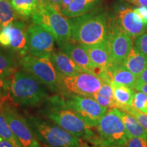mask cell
Masks as SVG:
<instances>
[{
  "instance_id": "13",
  "label": "cell",
  "mask_w": 147,
  "mask_h": 147,
  "mask_svg": "<svg viewBox=\"0 0 147 147\" xmlns=\"http://www.w3.org/2000/svg\"><path fill=\"white\" fill-rule=\"evenodd\" d=\"M57 45L61 50L68 55L84 71L93 74L102 80L108 78V71L104 70L93 63L83 46L69 40L57 43Z\"/></svg>"
},
{
  "instance_id": "31",
  "label": "cell",
  "mask_w": 147,
  "mask_h": 147,
  "mask_svg": "<svg viewBox=\"0 0 147 147\" xmlns=\"http://www.w3.org/2000/svg\"><path fill=\"white\" fill-rule=\"evenodd\" d=\"M130 115H133L138 121L141 124L143 127L145 129V130L147 131V115L144 113H141L139 110L136 109L135 108L132 107L129 110L126 112Z\"/></svg>"
},
{
  "instance_id": "38",
  "label": "cell",
  "mask_w": 147,
  "mask_h": 147,
  "mask_svg": "<svg viewBox=\"0 0 147 147\" xmlns=\"http://www.w3.org/2000/svg\"><path fill=\"white\" fill-rule=\"evenodd\" d=\"M0 147H14L10 142L0 136Z\"/></svg>"
},
{
  "instance_id": "18",
  "label": "cell",
  "mask_w": 147,
  "mask_h": 147,
  "mask_svg": "<svg viewBox=\"0 0 147 147\" xmlns=\"http://www.w3.org/2000/svg\"><path fill=\"white\" fill-rule=\"evenodd\" d=\"M116 108L127 112L133 107V100L135 91L127 86L112 82Z\"/></svg>"
},
{
  "instance_id": "1",
  "label": "cell",
  "mask_w": 147,
  "mask_h": 147,
  "mask_svg": "<svg viewBox=\"0 0 147 147\" xmlns=\"http://www.w3.org/2000/svg\"><path fill=\"white\" fill-rule=\"evenodd\" d=\"M42 113L49 120L80 139L95 144L97 137L74 110L68 107L60 94L49 97Z\"/></svg>"
},
{
  "instance_id": "33",
  "label": "cell",
  "mask_w": 147,
  "mask_h": 147,
  "mask_svg": "<svg viewBox=\"0 0 147 147\" xmlns=\"http://www.w3.org/2000/svg\"><path fill=\"white\" fill-rule=\"evenodd\" d=\"M10 40L8 32L5 28L0 30V46L5 49H8L10 47Z\"/></svg>"
},
{
  "instance_id": "11",
  "label": "cell",
  "mask_w": 147,
  "mask_h": 147,
  "mask_svg": "<svg viewBox=\"0 0 147 147\" xmlns=\"http://www.w3.org/2000/svg\"><path fill=\"white\" fill-rule=\"evenodd\" d=\"M107 42L113 64L112 67L121 65L131 51L133 44L131 37L125 32L117 19L109 22Z\"/></svg>"
},
{
  "instance_id": "19",
  "label": "cell",
  "mask_w": 147,
  "mask_h": 147,
  "mask_svg": "<svg viewBox=\"0 0 147 147\" xmlns=\"http://www.w3.org/2000/svg\"><path fill=\"white\" fill-rule=\"evenodd\" d=\"M121 65L138 78L147 67V57L133 46Z\"/></svg>"
},
{
  "instance_id": "24",
  "label": "cell",
  "mask_w": 147,
  "mask_h": 147,
  "mask_svg": "<svg viewBox=\"0 0 147 147\" xmlns=\"http://www.w3.org/2000/svg\"><path fill=\"white\" fill-rule=\"evenodd\" d=\"M121 118L130 136L137 137L147 141V131L133 115L121 110Z\"/></svg>"
},
{
  "instance_id": "22",
  "label": "cell",
  "mask_w": 147,
  "mask_h": 147,
  "mask_svg": "<svg viewBox=\"0 0 147 147\" xmlns=\"http://www.w3.org/2000/svg\"><path fill=\"white\" fill-rule=\"evenodd\" d=\"M12 8L20 18L28 19L38 12L40 4L38 0H10Z\"/></svg>"
},
{
  "instance_id": "21",
  "label": "cell",
  "mask_w": 147,
  "mask_h": 147,
  "mask_svg": "<svg viewBox=\"0 0 147 147\" xmlns=\"http://www.w3.org/2000/svg\"><path fill=\"white\" fill-rule=\"evenodd\" d=\"M108 71L112 82L124 84L132 89H135L138 78L137 76L122 65L112 67Z\"/></svg>"
},
{
  "instance_id": "32",
  "label": "cell",
  "mask_w": 147,
  "mask_h": 147,
  "mask_svg": "<svg viewBox=\"0 0 147 147\" xmlns=\"http://www.w3.org/2000/svg\"><path fill=\"white\" fill-rule=\"evenodd\" d=\"M123 147H147V141L140 138L130 136Z\"/></svg>"
},
{
  "instance_id": "9",
  "label": "cell",
  "mask_w": 147,
  "mask_h": 147,
  "mask_svg": "<svg viewBox=\"0 0 147 147\" xmlns=\"http://www.w3.org/2000/svg\"><path fill=\"white\" fill-rule=\"evenodd\" d=\"M0 110L22 146L42 147L35 137L26 118L19 113L14 105L5 101L0 104Z\"/></svg>"
},
{
  "instance_id": "29",
  "label": "cell",
  "mask_w": 147,
  "mask_h": 147,
  "mask_svg": "<svg viewBox=\"0 0 147 147\" xmlns=\"http://www.w3.org/2000/svg\"><path fill=\"white\" fill-rule=\"evenodd\" d=\"M10 82L8 78H0V104L10 97Z\"/></svg>"
},
{
  "instance_id": "7",
  "label": "cell",
  "mask_w": 147,
  "mask_h": 147,
  "mask_svg": "<svg viewBox=\"0 0 147 147\" xmlns=\"http://www.w3.org/2000/svg\"><path fill=\"white\" fill-rule=\"evenodd\" d=\"M19 64L23 70L32 74L52 91L58 93L60 75L49 57L25 55L20 59Z\"/></svg>"
},
{
  "instance_id": "2",
  "label": "cell",
  "mask_w": 147,
  "mask_h": 147,
  "mask_svg": "<svg viewBox=\"0 0 147 147\" xmlns=\"http://www.w3.org/2000/svg\"><path fill=\"white\" fill-rule=\"evenodd\" d=\"M71 41L81 45H95L107 41L109 22L106 12L97 9L69 19Z\"/></svg>"
},
{
  "instance_id": "25",
  "label": "cell",
  "mask_w": 147,
  "mask_h": 147,
  "mask_svg": "<svg viewBox=\"0 0 147 147\" xmlns=\"http://www.w3.org/2000/svg\"><path fill=\"white\" fill-rule=\"evenodd\" d=\"M111 82L109 80H103V84L100 89L93 96V99H95L101 106L109 109L116 108Z\"/></svg>"
},
{
  "instance_id": "15",
  "label": "cell",
  "mask_w": 147,
  "mask_h": 147,
  "mask_svg": "<svg viewBox=\"0 0 147 147\" xmlns=\"http://www.w3.org/2000/svg\"><path fill=\"white\" fill-rule=\"evenodd\" d=\"M117 21L125 32L131 38H136L146 32L147 25L129 7H122L117 11Z\"/></svg>"
},
{
  "instance_id": "20",
  "label": "cell",
  "mask_w": 147,
  "mask_h": 147,
  "mask_svg": "<svg viewBox=\"0 0 147 147\" xmlns=\"http://www.w3.org/2000/svg\"><path fill=\"white\" fill-rule=\"evenodd\" d=\"M102 0H72L61 13L65 17L75 18L82 16L95 9Z\"/></svg>"
},
{
  "instance_id": "23",
  "label": "cell",
  "mask_w": 147,
  "mask_h": 147,
  "mask_svg": "<svg viewBox=\"0 0 147 147\" xmlns=\"http://www.w3.org/2000/svg\"><path fill=\"white\" fill-rule=\"evenodd\" d=\"M18 63L15 56L9 50L0 49V78H8L16 71Z\"/></svg>"
},
{
  "instance_id": "28",
  "label": "cell",
  "mask_w": 147,
  "mask_h": 147,
  "mask_svg": "<svg viewBox=\"0 0 147 147\" xmlns=\"http://www.w3.org/2000/svg\"><path fill=\"white\" fill-rule=\"evenodd\" d=\"M133 107L141 113L147 115V95L144 92H135L133 100Z\"/></svg>"
},
{
  "instance_id": "37",
  "label": "cell",
  "mask_w": 147,
  "mask_h": 147,
  "mask_svg": "<svg viewBox=\"0 0 147 147\" xmlns=\"http://www.w3.org/2000/svg\"><path fill=\"white\" fill-rule=\"evenodd\" d=\"M135 89L136 91L144 92L147 95V83H136Z\"/></svg>"
},
{
  "instance_id": "36",
  "label": "cell",
  "mask_w": 147,
  "mask_h": 147,
  "mask_svg": "<svg viewBox=\"0 0 147 147\" xmlns=\"http://www.w3.org/2000/svg\"><path fill=\"white\" fill-rule=\"evenodd\" d=\"M128 2L132 4L136 5V6H145L147 7V0H125Z\"/></svg>"
},
{
  "instance_id": "16",
  "label": "cell",
  "mask_w": 147,
  "mask_h": 147,
  "mask_svg": "<svg viewBox=\"0 0 147 147\" xmlns=\"http://www.w3.org/2000/svg\"><path fill=\"white\" fill-rule=\"evenodd\" d=\"M49 59L60 76H73L84 71L63 51H53Z\"/></svg>"
},
{
  "instance_id": "14",
  "label": "cell",
  "mask_w": 147,
  "mask_h": 147,
  "mask_svg": "<svg viewBox=\"0 0 147 147\" xmlns=\"http://www.w3.org/2000/svg\"><path fill=\"white\" fill-rule=\"evenodd\" d=\"M10 36V44L8 50L23 57L28 53L26 25L21 20H16L4 27Z\"/></svg>"
},
{
  "instance_id": "6",
  "label": "cell",
  "mask_w": 147,
  "mask_h": 147,
  "mask_svg": "<svg viewBox=\"0 0 147 147\" xmlns=\"http://www.w3.org/2000/svg\"><path fill=\"white\" fill-rule=\"evenodd\" d=\"M32 18L34 23L41 25L50 32L57 43L67 42L71 39L69 20L54 7L49 4L40 5L39 10Z\"/></svg>"
},
{
  "instance_id": "40",
  "label": "cell",
  "mask_w": 147,
  "mask_h": 147,
  "mask_svg": "<svg viewBox=\"0 0 147 147\" xmlns=\"http://www.w3.org/2000/svg\"><path fill=\"white\" fill-rule=\"evenodd\" d=\"M38 2L40 3V5H44L48 4V0H38Z\"/></svg>"
},
{
  "instance_id": "4",
  "label": "cell",
  "mask_w": 147,
  "mask_h": 147,
  "mask_svg": "<svg viewBox=\"0 0 147 147\" xmlns=\"http://www.w3.org/2000/svg\"><path fill=\"white\" fill-rule=\"evenodd\" d=\"M26 120L38 142L48 147H80L82 140L54 122L34 116Z\"/></svg>"
},
{
  "instance_id": "3",
  "label": "cell",
  "mask_w": 147,
  "mask_h": 147,
  "mask_svg": "<svg viewBox=\"0 0 147 147\" xmlns=\"http://www.w3.org/2000/svg\"><path fill=\"white\" fill-rule=\"evenodd\" d=\"M12 100L24 106H36L49 98L47 87L26 71H16L10 79Z\"/></svg>"
},
{
  "instance_id": "35",
  "label": "cell",
  "mask_w": 147,
  "mask_h": 147,
  "mask_svg": "<svg viewBox=\"0 0 147 147\" xmlns=\"http://www.w3.org/2000/svg\"><path fill=\"white\" fill-rule=\"evenodd\" d=\"M62 1H63V0H48V4L54 7V8H56L57 10L61 11L60 8Z\"/></svg>"
},
{
  "instance_id": "5",
  "label": "cell",
  "mask_w": 147,
  "mask_h": 147,
  "mask_svg": "<svg viewBox=\"0 0 147 147\" xmlns=\"http://www.w3.org/2000/svg\"><path fill=\"white\" fill-rule=\"evenodd\" d=\"M99 136L96 144L100 146L119 145L123 146L130 136L125 127L121 110L110 108L96 126Z\"/></svg>"
},
{
  "instance_id": "39",
  "label": "cell",
  "mask_w": 147,
  "mask_h": 147,
  "mask_svg": "<svg viewBox=\"0 0 147 147\" xmlns=\"http://www.w3.org/2000/svg\"><path fill=\"white\" fill-rule=\"evenodd\" d=\"M80 147H100V146H97V145H89L85 142H81V146Z\"/></svg>"
},
{
  "instance_id": "41",
  "label": "cell",
  "mask_w": 147,
  "mask_h": 147,
  "mask_svg": "<svg viewBox=\"0 0 147 147\" xmlns=\"http://www.w3.org/2000/svg\"><path fill=\"white\" fill-rule=\"evenodd\" d=\"M100 147H123V146H119V145H113V146H100Z\"/></svg>"
},
{
  "instance_id": "17",
  "label": "cell",
  "mask_w": 147,
  "mask_h": 147,
  "mask_svg": "<svg viewBox=\"0 0 147 147\" xmlns=\"http://www.w3.org/2000/svg\"><path fill=\"white\" fill-rule=\"evenodd\" d=\"M93 63L105 71L113 67L107 41L95 45H82Z\"/></svg>"
},
{
  "instance_id": "34",
  "label": "cell",
  "mask_w": 147,
  "mask_h": 147,
  "mask_svg": "<svg viewBox=\"0 0 147 147\" xmlns=\"http://www.w3.org/2000/svg\"><path fill=\"white\" fill-rule=\"evenodd\" d=\"M134 12L140 18L143 23L147 25V7L140 6L138 8H134Z\"/></svg>"
},
{
  "instance_id": "30",
  "label": "cell",
  "mask_w": 147,
  "mask_h": 147,
  "mask_svg": "<svg viewBox=\"0 0 147 147\" xmlns=\"http://www.w3.org/2000/svg\"><path fill=\"white\" fill-rule=\"evenodd\" d=\"M134 46L140 52L147 57V32L135 38Z\"/></svg>"
},
{
  "instance_id": "12",
  "label": "cell",
  "mask_w": 147,
  "mask_h": 147,
  "mask_svg": "<svg viewBox=\"0 0 147 147\" xmlns=\"http://www.w3.org/2000/svg\"><path fill=\"white\" fill-rule=\"evenodd\" d=\"M28 53L38 57H49L54 51L55 38L50 32L34 23L27 30Z\"/></svg>"
},
{
  "instance_id": "27",
  "label": "cell",
  "mask_w": 147,
  "mask_h": 147,
  "mask_svg": "<svg viewBox=\"0 0 147 147\" xmlns=\"http://www.w3.org/2000/svg\"><path fill=\"white\" fill-rule=\"evenodd\" d=\"M0 136L10 142L14 147H23L11 130L1 110H0Z\"/></svg>"
},
{
  "instance_id": "10",
  "label": "cell",
  "mask_w": 147,
  "mask_h": 147,
  "mask_svg": "<svg viewBox=\"0 0 147 147\" xmlns=\"http://www.w3.org/2000/svg\"><path fill=\"white\" fill-rule=\"evenodd\" d=\"M68 107L78 114L90 127H95L108 111V108L101 106L91 97L76 95L60 94Z\"/></svg>"
},
{
  "instance_id": "8",
  "label": "cell",
  "mask_w": 147,
  "mask_h": 147,
  "mask_svg": "<svg viewBox=\"0 0 147 147\" xmlns=\"http://www.w3.org/2000/svg\"><path fill=\"white\" fill-rule=\"evenodd\" d=\"M102 84V78L85 71L73 76H60L58 93L59 94L81 95L93 98Z\"/></svg>"
},
{
  "instance_id": "26",
  "label": "cell",
  "mask_w": 147,
  "mask_h": 147,
  "mask_svg": "<svg viewBox=\"0 0 147 147\" xmlns=\"http://www.w3.org/2000/svg\"><path fill=\"white\" fill-rule=\"evenodd\" d=\"M18 16L10 0H0V30L18 20Z\"/></svg>"
}]
</instances>
